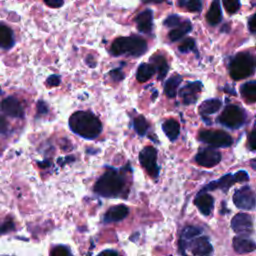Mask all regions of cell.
<instances>
[{
    "label": "cell",
    "instance_id": "cell-1",
    "mask_svg": "<svg viewBox=\"0 0 256 256\" xmlns=\"http://www.w3.org/2000/svg\"><path fill=\"white\" fill-rule=\"evenodd\" d=\"M70 129L80 137L88 140L95 139L102 132V123L90 111H77L69 118Z\"/></svg>",
    "mask_w": 256,
    "mask_h": 256
},
{
    "label": "cell",
    "instance_id": "cell-2",
    "mask_svg": "<svg viewBox=\"0 0 256 256\" xmlns=\"http://www.w3.org/2000/svg\"><path fill=\"white\" fill-rule=\"evenodd\" d=\"M126 187V180L122 170L109 168L97 180L94 192L102 197L115 198L122 196Z\"/></svg>",
    "mask_w": 256,
    "mask_h": 256
},
{
    "label": "cell",
    "instance_id": "cell-3",
    "mask_svg": "<svg viewBox=\"0 0 256 256\" xmlns=\"http://www.w3.org/2000/svg\"><path fill=\"white\" fill-rule=\"evenodd\" d=\"M147 51L146 41L139 36L119 37L113 41L110 47V53L113 56L127 55L138 57Z\"/></svg>",
    "mask_w": 256,
    "mask_h": 256
},
{
    "label": "cell",
    "instance_id": "cell-4",
    "mask_svg": "<svg viewBox=\"0 0 256 256\" xmlns=\"http://www.w3.org/2000/svg\"><path fill=\"white\" fill-rule=\"evenodd\" d=\"M256 70V57L249 52H240L236 54L230 64V76L234 80H241L252 75Z\"/></svg>",
    "mask_w": 256,
    "mask_h": 256
},
{
    "label": "cell",
    "instance_id": "cell-5",
    "mask_svg": "<svg viewBox=\"0 0 256 256\" xmlns=\"http://www.w3.org/2000/svg\"><path fill=\"white\" fill-rule=\"evenodd\" d=\"M218 121L225 127L237 129L245 122L244 110L237 105H227L218 117Z\"/></svg>",
    "mask_w": 256,
    "mask_h": 256
},
{
    "label": "cell",
    "instance_id": "cell-6",
    "mask_svg": "<svg viewBox=\"0 0 256 256\" xmlns=\"http://www.w3.org/2000/svg\"><path fill=\"white\" fill-rule=\"evenodd\" d=\"M179 248L182 254H186V249H189L193 255H209L212 253L213 248L209 239L205 236H195L185 242H179Z\"/></svg>",
    "mask_w": 256,
    "mask_h": 256
},
{
    "label": "cell",
    "instance_id": "cell-7",
    "mask_svg": "<svg viewBox=\"0 0 256 256\" xmlns=\"http://www.w3.org/2000/svg\"><path fill=\"white\" fill-rule=\"evenodd\" d=\"M248 180H249L248 173L246 171H244V170H240V171L236 172L235 174H230L229 173V174L223 175L218 180L210 182L208 185H206L204 190L211 191V190L219 189V190H221L223 192H227L229 190V188L234 183H236V182H246Z\"/></svg>",
    "mask_w": 256,
    "mask_h": 256
},
{
    "label": "cell",
    "instance_id": "cell-8",
    "mask_svg": "<svg viewBox=\"0 0 256 256\" xmlns=\"http://www.w3.org/2000/svg\"><path fill=\"white\" fill-rule=\"evenodd\" d=\"M199 140L213 147H229L233 142L229 134L220 130L201 131L199 133Z\"/></svg>",
    "mask_w": 256,
    "mask_h": 256
},
{
    "label": "cell",
    "instance_id": "cell-9",
    "mask_svg": "<svg viewBox=\"0 0 256 256\" xmlns=\"http://www.w3.org/2000/svg\"><path fill=\"white\" fill-rule=\"evenodd\" d=\"M139 161L146 172L153 178L159 175V166L157 164V150L152 146L144 147L139 153Z\"/></svg>",
    "mask_w": 256,
    "mask_h": 256
},
{
    "label": "cell",
    "instance_id": "cell-10",
    "mask_svg": "<svg viewBox=\"0 0 256 256\" xmlns=\"http://www.w3.org/2000/svg\"><path fill=\"white\" fill-rule=\"evenodd\" d=\"M233 202L240 209L252 210L256 206V195L250 187L243 186L234 193Z\"/></svg>",
    "mask_w": 256,
    "mask_h": 256
},
{
    "label": "cell",
    "instance_id": "cell-11",
    "mask_svg": "<svg viewBox=\"0 0 256 256\" xmlns=\"http://www.w3.org/2000/svg\"><path fill=\"white\" fill-rule=\"evenodd\" d=\"M231 228L234 232L247 236L253 231L252 217L246 213H238L231 220Z\"/></svg>",
    "mask_w": 256,
    "mask_h": 256
},
{
    "label": "cell",
    "instance_id": "cell-12",
    "mask_svg": "<svg viewBox=\"0 0 256 256\" xmlns=\"http://www.w3.org/2000/svg\"><path fill=\"white\" fill-rule=\"evenodd\" d=\"M221 160V153L214 148H203L199 150L195 157L197 164L203 167H213Z\"/></svg>",
    "mask_w": 256,
    "mask_h": 256
},
{
    "label": "cell",
    "instance_id": "cell-13",
    "mask_svg": "<svg viewBox=\"0 0 256 256\" xmlns=\"http://www.w3.org/2000/svg\"><path fill=\"white\" fill-rule=\"evenodd\" d=\"M202 83L200 81H194L188 83L179 91V96L182 98L184 104L189 105L197 101L199 93L202 91Z\"/></svg>",
    "mask_w": 256,
    "mask_h": 256
},
{
    "label": "cell",
    "instance_id": "cell-14",
    "mask_svg": "<svg viewBox=\"0 0 256 256\" xmlns=\"http://www.w3.org/2000/svg\"><path fill=\"white\" fill-rule=\"evenodd\" d=\"M0 108H1L2 112H4V114H6L10 117L20 118L24 114V110H23V107H22L20 101L13 96L4 98L1 102Z\"/></svg>",
    "mask_w": 256,
    "mask_h": 256
},
{
    "label": "cell",
    "instance_id": "cell-15",
    "mask_svg": "<svg viewBox=\"0 0 256 256\" xmlns=\"http://www.w3.org/2000/svg\"><path fill=\"white\" fill-rule=\"evenodd\" d=\"M194 204L203 215L209 216L213 210L214 200L210 194L205 191H200L194 200Z\"/></svg>",
    "mask_w": 256,
    "mask_h": 256
},
{
    "label": "cell",
    "instance_id": "cell-16",
    "mask_svg": "<svg viewBox=\"0 0 256 256\" xmlns=\"http://www.w3.org/2000/svg\"><path fill=\"white\" fill-rule=\"evenodd\" d=\"M129 213V209L126 205L119 204L116 206L110 207L105 215H104V222L105 223H113L123 220Z\"/></svg>",
    "mask_w": 256,
    "mask_h": 256
},
{
    "label": "cell",
    "instance_id": "cell-17",
    "mask_svg": "<svg viewBox=\"0 0 256 256\" xmlns=\"http://www.w3.org/2000/svg\"><path fill=\"white\" fill-rule=\"evenodd\" d=\"M137 29L142 33H150L153 26V13L150 9L140 12L135 18Z\"/></svg>",
    "mask_w": 256,
    "mask_h": 256
},
{
    "label": "cell",
    "instance_id": "cell-18",
    "mask_svg": "<svg viewBox=\"0 0 256 256\" xmlns=\"http://www.w3.org/2000/svg\"><path fill=\"white\" fill-rule=\"evenodd\" d=\"M233 248L239 254H247L256 250V243L244 236H236L233 239Z\"/></svg>",
    "mask_w": 256,
    "mask_h": 256
},
{
    "label": "cell",
    "instance_id": "cell-19",
    "mask_svg": "<svg viewBox=\"0 0 256 256\" xmlns=\"http://www.w3.org/2000/svg\"><path fill=\"white\" fill-rule=\"evenodd\" d=\"M150 61L154 65V67L158 73V76H157L158 80L164 79L168 72V69H169V66H168V63H167L165 57L162 55H153L150 58Z\"/></svg>",
    "mask_w": 256,
    "mask_h": 256
},
{
    "label": "cell",
    "instance_id": "cell-20",
    "mask_svg": "<svg viewBox=\"0 0 256 256\" xmlns=\"http://www.w3.org/2000/svg\"><path fill=\"white\" fill-rule=\"evenodd\" d=\"M13 45L14 36L12 30L8 26L0 23V47L8 50L12 48Z\"/></svg>",
    "mask_w": 256,
    "mask_h": 256
},
{
    "label": "cell",
    "instance_id": "cell-21",
    "mask_svg": "<svg viewBox=\"0 0 256 256\" xmlns=\"http://www.w3.org/2000/svg\"><path fill=\"white\" fill-rule=\"evenodd\" d=\"M162 129L169 140L174 141L177 139L180 132V125L174 119H168L162 124Z\"/></svg>",
    "mask_w": 256,
    "mask_h": 256
},
{
    "label": "cell",
    "instance_id": "cell-22",
    "mask_svg": "<svg viewBox=\"0 0 256 256\" xmlns=\"http://www.w3.org/2000/svg\"><path fill=\"white\" fill-rule=\"evenodd\" d=\"M156 69L152 63H142L137 69L136 79L141 83L146 82L154 75Z\"/></svg>",
    "mask_w": 256,
    "mask_h": 256
},
{
    "label": "cell",
    "instance_id": "cell-23",
    "mask_svg": "<svg viewBox=\"0 0 256 256\" xmlns=\"http://www.w3.org/2000/svg\"><path fill=\"white\" fill-rule=\"evenodd\" d=\"M222 106V102L219 99L213 98V99H208L205 100L201 103L199 107V112L201 115H209L217 112Z\"/></svg>",
    "mask_w": 256,
    "mask_h": 256
},
{
    "label": "cell",
    "instance_id": "cell-24",
    "mask_svg": "<svg viewBox=\"0 0 256 256\" xmlns=\"http://www.w3.org/2000/svg\"><path fill=\"white\" fill-rule=\"evenodd\" d=\"M221 18H222V12H221L220 3L218 0H214L208 10L206 19L209 24L216 25L221 21Z\"/></svg>",
    "mask_w": 256,
    "mask_h": 256
},
{
    "label": "cell",
    "instance_id": "cell-25",
    "mask_svg": "<svg viewBox=\"0 0 256 256\" xmlns=\"http://www.w3.org/2000/svg\"><path fill=\"white\" fill-rule=\"evenodd\" d=\"M240 92L246 102H249V103L255 102L256 101V81H248L244 83L240 88Z\"/></svg>",
    "mask_w": 256,
    "mask_h": 256
},
{
    "label": "cell",
    "instance_id": "cell-26",
    "mask_svg": "<svg viewBox=\"0 0 256 256\" xmlns=\"http://www.w3.org/2000/svg\"><path fill=\"white\" fill-rule=\"evenodd\" d=\"M191 29H192V25H191L190 21L186 20V21L180 23L178 26L174 27V29H172L169 32V39L171 41H177L180 38H182L185 34H187Z\"/></svg>",
    "mask_w": 256,
    "mask_h": 256
},
{
    "label": "cell",
    "instance_id": "cell-27",
    "mask_svg": "<svg viewBox=\"0 0 256 256\" xmlns=\"http://www.w3.org/2000/svg\"><path fill=\"white\" fill-rule=\"evenodd\" d=\"M182 81V77L178 74H175L173 76H171L165 83L164 85V92L166 94V96L172 98L174 96H176L177 93V88L179 87L180 83Z\"/></svg>",
    "mask_w": 256,
    "mask_h": 256
},
{
    "label": "cell",
    "instance_id": "cell-28",
    "mask_svg": "<svg viewBox=\"0 0 256 256\" xmlns=\"http://www.w3.org/2000/svg\"><path fill=\"white\" fill-rule=\"evenodd\" d=\"M133 125H134V129L137 132L138 135L140 136H144L148 129H149V123L147 122V120L143 117V116H137L134 121H133Z\"/></svg>",
    "mask_w": 256,
    "mask_h": 256
},
{
    "label": "cell",
    "instance_id": "cell-29",
    "mask_svg": "<svg viewBox=\"0 0 256 256\" xmlns=\"http://www.w3.org/2000/svg\"><path fill=\"white\" fill-rule=\"evenodd\" d=\"M200 230L194 226H187L183 229L182 234L180 236V240L179 242H185L189 239H191L192 237H195L197 235H200Z\"/></svg>",
    "mask_w": 256,
    "mask_h": 256
},
{
    "label": "cell",
    "instance_id": "cell-30",
    "mask_svg": "<svg viewBox=\"0 0 256 256\" xmlns=\"http://www.w3.org/2000/svg\"><path fill=\"white\" fill-rule=\"evenodd\" d=\"M224 7L228 13H235L240 8L239 0H222Z\"/></svg>",
    "mask_w": 256,
    "mask_h": 256
},
{
    "label": "cell",
    "instance_id": "cell-31",
    "mask_svg": "<svg viewBox=\"0 0 256 256\" xmlns=\"http://www.w3.org/2000/svg\"><path fill=\"white\" fill-rule=\"evenodd\" d=\"M195 48V42L193 39L191 38H187L185 39L178 47L179 51L182 53H188L190 51H192Z\"/></svg>",
    "mask_w": 256,
    "mask_h": 256
},
{
    "label": "cell",
    "instance_id": "cell-32",
    "mask_svg": "<svg viewBox=\"0 0 256 256\" xmlns=\"http://www.w3.org/2000/svg\"><path fill=\"white\" fill-rule=\"evenodd\" d=\"M185 6L191 12H199L202 9V2L201 0H188Z\"/></svg>",
    "mask_w": 256,
    "mask_h": 256
},
{
    "label": "cell",
    "instance_id": "cell-33",
    "mask_svg": "<svg viewBox=\"0 0 256 256\" xmlns=\"http://www.w3.org/2000/svg\"><path fill=\"white\" fill-rule=\"evenodd\" d=\"M180 23H181L180 17L177 15H170L164 21V25L167 27H170V28H174V27L178 26Z\"/></svg>",
    "mask_w": 256,
    "mask_h": 256
},
{
    "label": "cell",
    "instance_id": "cell-34",
    "mask_svg": "<svg viewBox=\"0 0 256 256\" xmlns=\"http://www.w3.org/2000/svg\"><path fill=\"white\" fill-rule=\"evenodd\" d=\"M70 254H71V251L66 246H56L51 251V255H54V256H66V255H70Z\"/></svg>",
    "mask_w": 256,
    "mask_h": 256
},
{
    "label": "cell",
    "instance_id": "cell-35",
    "mask_svg": "<svg viewBox=\"0 0 256 256\" xmlns=\"http://www.w3.org/2000/svg\"><path fill=\"white\" fill-rule=\"evenodd\" d=\"M13 229H14V222L10 218H8L2 224H0V234L8 233L9 231H11Z\"/></svg>",
    "mask_w": 256,
    "mask_h": 256
},
{
    "label": "cell",
    "instance_id": "cell-36",
    "mask_svg": "<svg viewBox=\"0 0 256 256\" xmlns=\"http://www.w3.org/2000/svg\"><path fill=\"white\" fill-rule=\"evenodd\" d=\"M109 75H110V77H111L113 80H115V81H120V80H122L123 77H124V74H123L121 68H115V69L111 70L110 73H109Z\"/></svg>",
    "mask_w": 256,
    "mask_h": 256
},
{
    "label": "cell",
    "instance_id": "cell-37",
    "mask_svg": "<svg viewBox=\"0 0 256 256\" xmlns=\"http://www.w3.org/2000/svg\"><path fill=\"white\" fill-rule=\"evenodd\" d=\"M248 148L250 150H256V131H252L248 135Z\"/></svg>",
    "mask_w": 256,
    "mask_h": 256
},
{
    "label": "cell",
    "instance_id": "cell-38",
    "mask_svg": "<svg viewBox=\"0 0 256 256\" xmlns=\"http://www.w3.org/2000/svg\"><path fill=\"white\" fill-rule=\"evenodd\" d=\"M61 80H60V76L59 75H51L47 78L46 83L48 86L54 87V86H58L60 84Z\"/></svg>",
    "mask_w": 256,
    "mask_h": 256
},
{
    "label": "cell",
    "instance_id": "cell-39",
    "mask_svg": "<svg viewBox=\"0 0 256 256\" xmlns=\"http://www.w3.org/2000/svg\"><path fill=\"white\" fill-rule=\"evenodd\" d=\"M9 129V124H8V121L0 115V133L4 134V133H7Z\"/></svg>",
    "mask_w": 256,
    "mask_h": 256
},
{
    "label": "cell",
    "instance_id": "cell-40",
    "mask_svg": "<svg viewBox=\"0 0 256 256\" xmlns=\"http://www.w3.org/2000/svg\"><path fill=\"white\" fill-rule=\"evenodd\" d=\"M44 2L52 8H59L63 5L64 0H44Z\"/></svg>",
    "mask_w": 256,
    "mask_h": 256
},
{
    "label": "cell",
    "instance_id": "cell-41",
    "mask_svg": "<svg viewBox=\"0 0 256 256\" xmlns=\"http://www.w3.org/2000/svg\"><path fill=\"white\" fill-rule=\"evenodd\" d=\"M37 111L39 114H45L47 113L48 109H47V105L45 102H42V101H39L38 104H37Z\"/></svg>",
    "mask_w": 256,
    "mask_h": 256
},
{
    "label": "cell",
    "instance_id": "cell-42",
    "mask_svg": "<svg viewBox=\"0 0 256 256\" xmlns=\"http://www.w3.org/2000/svg\"><path fill=\"white\" fill-rule=\"evenodd\" d=\"M248 26L251 32H256V13L249 19Z\"/></svg>",
    "mask_w": 256,
    "mask_h": 256
},
{
    "label": "cell",
    "instance_id": "cell-43",
    "mask_svg": "<svg viewBox=\"0 0 256 256\" xmlns=\"http://www.w3.org/2000/svg\"><path fill=\"white\" fill-rule=\"evenodd\" d=\"M101 254H114V255H117L118 253L115 250H104V251L101 252Z\"/></svg>",
    "mask_w": 256,
    "mask_h": 256
},
{
    "label": "cell",
    "instance_id": "cell-44",
    "mask_svg": "<svg viewBox=\"0 0 256 256\" xmlns=\"http://www.w3.org/2000/svg\"><path fill=\"white\" fill-rule=\"evenodd\" d=\"M186 2H187V0H178L179 6H185V5H186Z\"/></svg>",
    "mask_w": 256,
    "mask_h": 256
},
{
    "label": "cell",
    "instance_id": "cell-45",
    "mask_svg": "<svg viewBox=\"0 0 256 256\" xmlns=\"http://www.w3.org/2000/svg\"><path fill=\"white\" fill-rule=\"evenodd\" d=\"M252 166L254 167V169H256V159H253V161H252Z\"/></svg>",
    "mask_w": 256,
    "mask_h": 256
},
{
    "label": "cell",
    "instance_id": "cell-46",
    "mask_svg": "<svg viewBox=\"0 0 256 256\" xmlns=\"http://www.w3.org/2000/svg\"><path fill=\"white\" fill-rule=\"evenodd\" d=\"M145 1H149V2H162L164 0H145Z\"/></svg>",
    "mask_w": 256,
    "mask_h": 256
},
{
    "label": "cell",
    "instance_id": "cell-47",
    "mask_svg": "<svg viewBox=\"0 0 256 256\" xmlns=\"http://www.w3.org/2000/svg\"><path fill=\"white\" fill-rule=\"evenodd\" d=\"M2 94V90H1V88H0V95Z\"/></svg>",
    "mask_w": 256,
    "mask_h": 256
}]
</instances>
